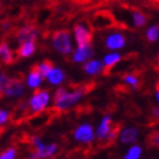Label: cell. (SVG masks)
Returning <instances> with one entry per match:
<instances>
[{"label": "cell", "mask_w": 159, "mask_h": 159, "mask_svg": "<svg viewBox=\"0 0 159 159\" xmlns=\"http://www.w3.org/2000/svg\"><path fill=\"white\" fill-rule=\"evenodd\" d=\"M89 22L93 30H97V31H105L110 29H123V30L128 29V26L119 22L114 16V13L107 9H96L93 12Z\"/></svg>", "instance_id": "cell-1"}, {"label": "cell", "mask_w": 159, "mask_h": 159, "mask_svg": "<svg viewBox=\"0 0 159 159\" xmlns=\"http://www.w3.org/2000/svg\"><path fill=\"white\" fill-rule=\"evenodd\" d=\"M34 115V111L30 106V102L26 100H20L9 113L11 125H22L29 122V119Z\"/></svg>", "instance_id": "cell-2"}, {"label": "cell", "mask_w": 159, "mask_h": 159, "mask_svg": "<svg viewBox=\"0 0 159 159\" xmlns=\"http://www.w3.org/2000/svg\"><path fill=\"white\" fill-rule=\"evenodd\" d=\"M23 93V75L20 74L14 78L2 75V96H20Z\"/></svg>", "instance_id": "cell-3"}, {"label": "cell", "mask_w": 159, "mask_h": 159, "mask_svg": "<svg viewBox=\"0 0 159 159\" xmlns=\"http://www.w3.org/2000/svg\"><path fill=\"white\" fill-rule=\"evenodd\" d=\"M93 27L91 25L89 21L85 22H78L74 25V33H75V39H76V43L78 47H84V45H88L92 43V39H93Z\"/></svg>", "instance_id": "cell-4"}, {"label": "cell", "mask_w": 159, "mask_h": 159, "mask_svg": "<svg viewBox=\"0 0 159 159\" xmlns=\"http://www.w3.org/2000/svg\"><path fill=\"white\" fill-rule=\"evenodd\" d=\"M53 45L61 54H69L71 52V42H70V33L69 30H56L52 33Z\"/></svg>", "instance_id": "cell-5"}, {"label": "cell", "mask_w": 159, "mask_h": 159, "mask_svg": "<svg viewBox=\"0 0 159 159\" xmlns=\"http://www.w3.org/2000/svg\"><path fill=\"white\" fill-rule=\"evenodd\" d=\"M48 101H49V93H48V91L36 89L29 102H30L31 109H33V111H34V114H36V113H40V111H43L45 109L47 104H48Z\"/></svg>", "instance_id": "cell-6"}, {"label": "cell", "mask_w": 159, "mask_h": 159, "mask_svg": "<svg viewBox=\"0 0 159 159\" xmlns=\"http://www.w3.org/2000/svg\"><path fill=\"white\" fill-rule=\"evenodd\" d=\"M75 140L84 142V144H91L93 140V129L89 124H83L74 132Z\"/></svg>", "instance_id": "cell-7"}, {"label": "cell", "mask_w": 159, "mask_h": 159, "mask_svg": "<svg viewBox=\"0 0 159 159\" xmlns=\"http://www.w3.org/2000/svg\"><path fill=\"white\" fill-rule=\"evenodd\" d=\"M141 76H142V71H134V73H127L122 76V79L124 80V83H127L129 87H132L133 89H139L142 80H141Z\"/></svg>", "instance_id": "cell-8"}, {"label": "cell", "mask_w": 159, "mask_h": 159, "mask_svg": "<svg viewBox=\"0 0 159 159\" xmlns=\"http://www.w3.org/2000/svg\"><path fill=\"white\" fill-rule=\"evenodd\" d=\"M34 51H35V40H27L18 45V48L16 49V56H17V58H25L33 54Z\"/></svg>", "instance_id": "cell-9"}, {"label": "cell", "mask_w": 159, "mask_h": 159, "mask_svg": "<svg viewBox=\"0 0 159 159\" xmlns=\"http://www.w3.org/2000/svg\"><path fill=\"white\" fill-rule=\"evenodd\" d=\"M0 52H2V60L5 65H12L18 60L17 57H14L16 52L13 53V51L9 48V43H7L5 40H3L2 45H0Z\"/></svg>", "instance_id": "cell-10"}, {"label": "cell", "mask_w": 159, "mask_h": 159, "mask_svg": "<svg viewBox=\"0 0 159 159\" xmlns=\"http://www.w3.org/2000/svg\"><path fill=\"white\" fill-rule=\"evenodd\" d=\"M120 61V56L116 53H111L107 54L104 58V69H102V74L104 75H110L111 71H113V67L116 65V63Z\"/></svg>", "instance_id": "cell-11"}, {"label": "cell", "mask_w": 159, "mask_h": 159, "mask_svg": "<svg viewBox=\"0 0 159 159\" xmlns=\"http://www.w3.org/2000/svg\"><path fill=\"white\" fill-rule=\"evenodd\" d=\"M92 56V45H84V47H78V49L74 52L73 60L75 62H84L88 58H91Z\"/></svg>", "instance_id": "cell-12"}, {"label": "cell", "mask_w": 159, "mask_h": 159, "mask_svg": "<svg viewBox=\"0 0 159 159\" xmlns=\"http://www.w3.org/2000/svg\"><path fill=\"white\" fill-rule=\"evenodd\" d=\"M125 43V38L122 34H111L106 39V47L110 49H119L123 48Z\"/></svg>", "instance_id": "cell-13"}, {"label": "cell", "mask_w": 159, "mask_h": 159, "mask_svg": "<svg viewBox=\"0 0 159 159\" xmlns=\"http://www.w3.org/2000/svg\"><path fill=\"white\" fill-rule=\"evenodd\" d=\"M111 128H113V125H111V118L109 115H105L104 119H102L101 124H100V127H98V131H97L98 140H104L105 137H107Z\"/></svg>", "instance_id": "cell-14"}, {"label": "cell", "mask_w": 159, "mask_h": 159, "mask_svg": "<svg viewBox=\"0 0 159 159\" xmlns=\"http://www.w3.org/2000/svg\"><path fill=\"white\" fill-rule=\"evenodd\" d=\"M31 69L38 70L39 73H40V74L43 75V78H45V76H48V74H49L51 71L54 69V66H53V62H52L51 60H44L42 63H38V65H34Z\"/></svg>", "instance_id": "cell-15"}, {"label": "cell", "mask_w": 159, "mask_h": 159, "mask_svg": "<svg viewBox=\"0 0 159 159\" xmlns=\"http://www.w3.org/2000/svg\"><path fill=\"white\" fill-rule=\"evenodd\" d=\"M42 79H43V75L39 73L38 70L31 69L30 74H29V76H27V84L31 87V88H35V87H39V85H40Z\"/></svg>", "instance_id": "cell-16"}, {"label": "cell", "mask_w": 159, "mask_h": 159, "mask_svg": "<svg viewBox=\"0 0 159 159\" xmlns=\"http://www.w3.org/2000/svg\"><path fill=\"white\" fill-rule=\"evenodd\" d=\"M137 134H139V131L136 128H128L125 129L122 134H120V141L123 144H128V142H133L134 140L137 139Z\"/></svg>", "instance_id": "cell-17"}, {"label": "cell", "mask_w": 159, "mask_h": 159, "mask_svg": "<svg viewBox=\"0 0 159 159\" xmlns=\"http://www.w3.org/2000/svg\"><path fill=\"white\" fill-rule=\"evenodd\" d=\"M102 69H104V66H102V63L98 62V61H89V62H87L84 65L85 73H88L91 75H94V74L100 73Z\"/></svg>", "instance_id": "cell-18"}, {"label": "cell", "mask_w": 159, "mask_h": 159, "mask_svg": "<svg viewBox=\"0 0 159 159\" xmlns=\"http://www.w3.org/2000/svg\"><path fill=\"white\" fill-rule=\"evenodd\" d=\"M47 78H48L51 84H60L63 80V73L60 69H53Z\"/></svg>", "instance_id": "cell-19"}, {"label": "cell", "mask_w": 159, "mask_h": 159, "mask_svg": "<svg viewBox=\"0 0 159 159\" xmlns=\"http://www.w3.org/2000/svg\"><path fill=\"white\" fill-rule=\"evenodd\" d=\"M148 148H159V131H154L146 137Z\"/></svg>", "instance_id": "cell-20"}, {"label": "cell", "mask_w": 159, "mask_h": 159, "mask_svg": "<svg viewBox=\"0 0 159 159\" xmlns=\"http://www.w3.org/2000/svg\"><path fill=\"white\" fill-rule=\"evenodd\" d=\"M159 36V26H153L146 31V38L149 42H155Z\"/></svg>", "instance_id": "cell-21"}, {"label": "cell", "mask_w": 159, "mask_h": 159, "mask_svg": "<svg viewBox=\"0 0 159 159\" xmlns=\"http://www.w3.org/2000/svg\"><path fill=\"white\" fill-rule=\"evenodd\" d=\"M140 155H141V148L134 145L128 150V153L125 154V158L127 159H137V158H140Z\"/></svg>", "instance_id": "cell-22"}, {"label": "cell", "mask_w": 159, "mask_h": 159, "mask_svg": "<svg viewBox=\"0 0 159 159\" xmlns=\"http://www.w3.org/2000/svg\"><path fill=\"white\" fill-rule=\"evenodd\" d=\"M16 155H17V149H16V146H11V148H8L7 150H4V152L2 153V159H13L16 158Z\"/></svg>", "instance_id": "cell-23"}, {"label": "cell", "mask_w": 159, "mask_h": 159, "mask_svg": "<svg viewBox=\"0 0 159 159\" xmlns=\"http://www.w3.org/2000/svg\"><path fill=\"white\" fill-rule=\"evenodd\" d=\"M0 124H2V133L4 132V125L9 124V113L5 110L0 111Z\"/></svg>", "instance_id": "cell-24"}, {"label": "cell", "mask_w": 159, "mask_h": 159, "mask_svg": "<svg viewBox=\"0 0 159 159\" xmlns=\"http://www.w3.org/2000/svg\"><path fill=\"white\" fill-rule=\"evenodd\" d=\"M159 124V109L153 107V114H152V120L149 122V127H154Z\"/></svg>", "instance_id": "cell-25"}, {"label": "cell", "mask_w": 159, "mask_h": 159, "mask_svg": "<svg viewBox=\"0 0 159 159\" xmlns=\"http://www.w3.org/2000/svg\"><path fill=\"white\" fill-rule=\"evenodd\" d=\"M154 69H155V71H159V57H158L157 62L154 63Z\"/></svg>", "instance_id": "cell-26"}, {"label": "cell", "mask_w": 159, "mask_h": 159, "mask_svg": "<svg viewBox=\"0 0 159 159\" xmlns=\"http://www.w3.org/2000/svg\"><path fill=\"white\" fill-rule=\"evenodd\" d=\"M157 91H159V80L157 82Z\"/></svg>", "instance_id": "cell-27"}, {"label": "cell", "mask_w": 159, "mask_h": 159, "mask_svg": "<svg viewBox=\"0 0 159 159\" xmlns=\"http://www.w3.org/2000/svg\"><path fill=\"white\" fill-rule=\"evenodd\" d=\"M157 98H158V101H159V91H158V93H157Z\"/></svg>", "instance_id": "cell-28"}]
</instances>
